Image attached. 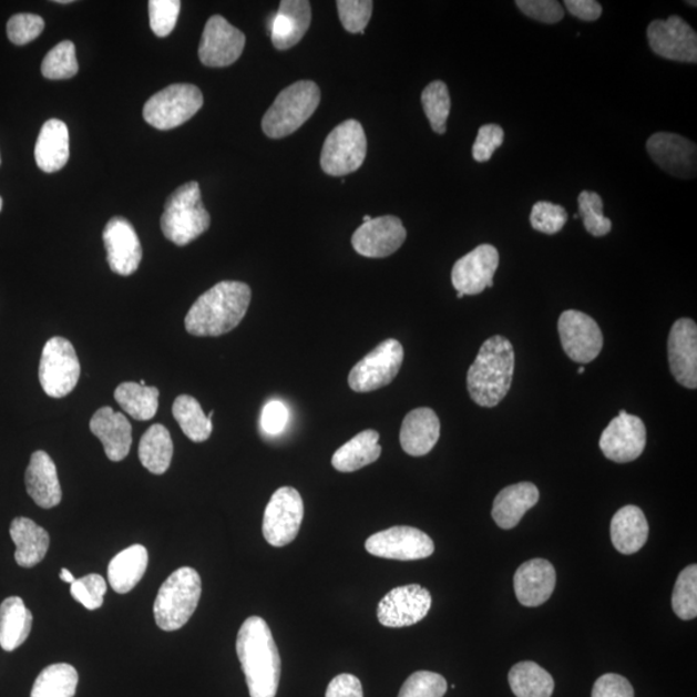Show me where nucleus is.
Segmentation results:
<instances>
[{"instance_id":"nucleus-20","label":"nucleus","mask_w":697,"mask_h":697,"mask_svg":"<svg viewBox=\"0 0 697 697\" xmlns=\"http://www.w3.org/2000/svg\"><path fill=\"white\" fill-rule=\"evenodd\" d=\"M647 152L669 175L690 180L696 176L697 147L677 133L659 132L647 140Z\"/></svg>"},{"instance_id":"nucleus-58","label":"nucleus","mask_w":697,"mask_h":697,"mask_svg":"<svg viewBox=\"0 0 697 697\" xmlns=\"http://www.w3.org/2000/svg\"><path fill=\"white\" fill-rule=\"evenodd\" d=\"M371 221H372V217L370 215H367V216L363 217V223H368V222H371Z\"/></svg>"},{"instance_id":"nucleus-35","label":"nucleus","mask_w":697,"mask_h":697,"mask_svg":"<svg viewBox=\"0 0 697 697\" xmlns=\"http://www.w3.org/2000/svg\"><path fill=\"white\" fill-rule=\"evenodd\" d=\"M172 457H174V442L166 427L154 424L146 430L139 445V459L148 472L161 475L167 472Z\"/></svg>"},{"instance_id":"nucleus-41","label":"nucleus","mask_w":697,"mask_h":697,"mask_svg":"<svg viewBox=\"0 0 697 697\" xmlns=\"http://www.w3.org/2000/svg\"><path fill=\"white\" fill-rule=\"evenodd\" d=\"M672 607L683 621L697 616V566L686 567L679 574L672 595Z\"/></svg>"},{"instance_id":"nucleus-17","label":"nucleus","mask_w":697,"mask_h":697,"mask_svg":"<svg viewBox=\"0 0 697 697\" xmlns=\"http://www.w3.org/2000/svg\"><path fill=\"white\" fill-rule=\"evenodd\" d=\"M245 45L246 35L223 16L215 14L203 30L199 60L209 68L229 66L240 58Z\"/></svg>"},{"instance_id":"nucleus-22","label":"nucleus","mask_w":697,"mask_h":697,"mask_svg":"<svg viewBox=\"0 0 697 697\" xmlns=\"http://www.w3.org/2000/svg\"><path fill=\"white\" fill-rule=\"evenodd\" d=\"M670 372L688 389L697 387V327L693 319L680 318L673 325L668 340Z\"/></svg>"},{"instance_id":"nucleus-28","label":"nucleus","mask_w":697,"mask_h":697,"mask_svg":"<svg viewBox=\"0 0 697 697\" xmlns=\"http://www.w3.org/2000/svg\"><path fill=\"white\" fill-rule=\"evenodd\" d=\"M540 492L534 483L521 482L501 490L493 501L492 519L503 530L519 526L531 508L537 504Z\"/></svg>"},{"instance_id":"nucleus-32","label":"nucleus","mask_w":697,"mask_h":697,"mask_svg":"<svg viewBox=\"0 0 697 697\" xmlns=\"http://www.w3.org/2000/svg\"><path fill=\"white\" fill-rule=\"evenodd\" d=\"M147 563L148 554L145 546L136 544L127 547V550L117 553L109 563V584L116 593L131 592L144 577Z\"/></svg>"},{"instance_id":"nucleus-7","label":"nucleus","mask_w":697,"mask_h":697,"mask_svg":"<svg viewBox=\"0 0 697 697\" xmlns=\"http://www.w3.org/2000/svg\"><path fill=\"white\" fill-rule=\"evenodd\" d=\"M203 106L197 85L172 84L155 93L144 106V120L156 130L168 131L192 120Z\"/></svg>"},{"instance_id":"nucleus-11","label":"nucleus","mask_w":697,"mask_h":697,"mask_svg":"<svg viewBox=\"0 0 697 697\" xmlns=\"http://www.w3.org/2000/svg\"><path fill=\"white\" fill-rule=\"evenodd\" d=\"M304 520V501L299 491L281 488L273 493L266 505L263 534L271 546L291 544L299 534Z\"/></svg>"},{"instance_id":"nucleus-27","label":"nucleus","mask_w":697,"mask_h":697,"mask_svg":"<svg viewBox=\"0 0 697 697\" xmlns=\"http://www.w3.org/2000/svg\"><path fill=\"white\" fill-rule=\"evenodd\" d=\"M311 22V8L307 0H284L274 18L271 41L279 51L293 49L299 43Z\"/></svg>"},{"instance_id":"nucleus-1","label":"nucleus","mask_w":697,"mask_h":697,"mask_svg":"<svg viewBox=\"0 0 697 697\" xmlns=\"http://www.w3.org/2000/svg\"><path fill=\"white\" fill-rule=\"evenodd\" d=\"M237 655L250 697H276L280 679V656L269 625L250 616L242 624Z\"/></svg>"},{"instance_id":"nucleus-50","label":"nucleus","mask_w":697,"mask_h":697,"mask_svg":"<svg viewBox=\"0 0 697 697\" xmlns=\"http://www.w3.org/2000/svg\"><path fill=\"white\" fill-rule=\"evenodd\" d=\"M504 143V130L498 124L482 125L478 131V136L473 145V158L476 162L484 163L492 158L493 153L496 152Z\"/></svg>"},{"instance_id":"nucleus-54","label":"nucleus","mask_w":697,"mask_h":697,"mask_svg":"<svg viewBox=\"0 0 697 697\" xmlns=\"http://www.w3.org/2000/svg\"><path fill=\"white\" fill-rule=\"evenodd\" d=\"M326 697H363V687L356 676L344 673L328 685Z\"/></svg>"},{"instance_id":"nucleus-56","label":"nucleus","mask_w":697,"mask_h":697,"mask_svg":"<svg viewBox=\"0 0 697 697\" xmlns=\"http://www.w3.org/2000/svg\"><path fill=\"white\" fill-rule=\"evenodd\" d=\"M61 581L69 583V584H73L75 582V578L73 576L72 573H70V571L68 568H62L61 570V574H60Z\"/></svg>"},{"instance_id":"nucleus-44","label":"nucleus","mask_w":697,"mask_h":697,"mask_svg":"<svg viewBox=\"0 0 697 697\" xmlns=\"http://www.w3.org/2000/svg\"><path fill=\"white\" fill-rule=\"evenodd\" d=\"M448 680L433 672L420 670L407 678L398 697H443Z\"/></svg>"},{"instance_id":"nucleus-48","label":"nucleus","mask_w":697,"mask_h":697,"mask_svg":"<svg viewBox=\"0 0 697 697\" xmlns=\"http://www.w3.org/2000/svg\"><path fill=\"white\" fill-rule=\"evenodd\" d=\"M182 3L178 0H151L148 18L156 37H167L174 31Z\"/></svg>"},{"instance_id":"nucleus-61","label":"nucleus","mask_w":697,"mask_h":697,"mask_svg":"<svg viewBox=\"0 0 697 697\" xmlns=\"http://www.w3.org/2000/svg\"><path fill=\"white\" fill-rule=\"evenodd\" d=\"M688 4H691L693 7H696V2H687Z\"/></svg>"},{"instance_id":"nucleus-5","label":"nucleus","mask_w":697,"mask_h":697,"mask_svg":"<svg viewBox=\"0 0 697 697\" xmlns=\"http://www.w3.org/2000/svg\"><path fill=\"white\" fill-rule=\"evenodd\" d=\"M209 225L211 217L203 206L197 182L180 186L170 195L161 218L164 237L176 246H186L207 232Z\"/></svg>"},{"instance_id":"nucleus-10","label":"nucleus","mask_w":697,"mask_h":697,"mask_svg":"<svg viewBox=\"0 0 697 697\" xmlns=\"http://www.w3.org/2000/svg\"><path fill=\"white\" fill-rule=\"evenodd\" d=\"M402 344L394 339L382 341L370 355L351 368L348 383L357 393H370L389 386L403 365Z\"/></svg>"},{"instance_id":"nucleus-37","label":"nucleus","mask_w":697,"mask_h":697,"mask_svg":"<svg viewBox=\"0 0 697 697\" xmlns=\"http://www.w3.org/2000/svg\"><path fill=\"white\" fill-rule=\"evenodd\" d=\"M509 685L516 697H552L554 693L553 677L534 662L515 664Z\"/></svg>"},{"instance_id":"nucleus-12","label":"nucleus","mask_w":697,"mask_h":697,"mask_svg":"<svg viewBox=\"0 0 697 697\" xmlns=\"http://www.w3.org/2000/svg\"><path fill=\"white\" fill-rule=\"evenodd\" d=\"M434 543L419 529L396 526L366 540V551L375 557L396 561H419L434 553Z\"/></svg>"},{"instance_id":"nucleus-53","label":"nucleus","mask_w":697,"mask_h":697,"mask_svg":"<svg viewBox=\"0 0 697 697\" xmlns=\"http://www.w3.org/2000/svg\"><path fill=\"white\" fill-rule=\"evenodd\" d=\"M288 409L285 403L270 401L266 403L262 413V428L266 434L277 435L284 432L288 424Z\"/></svg>"},{"instance_id":"nucleus-33","label":"nucleus","mask_w":697,"mask_h":697,"mask_svg":"<svg viewBox=\"0 0 697 697\" xmlns=\"http://www.w3.org/2000/svg\"><path fill=\"white\" fill-rule=\"evenodd\" d=\"M379 441L376 430H365L334 453L332 467L341 473H352L373 464L381 457Z\"/></svg>"},{"instance_id":"nucleus-2","label":"nucleus","mask_w":697,"mask_h":697,"mask_svg":"<svg viewBox=\"0 0 697 697\" xmlns=\"http://www.w3.org/2000/svg\"><path fill=\"white\" fill-rule=\"evenodd\" d=\"M250 288L242 281L225 280L209 288L193 304L185 318L193 336H222L237 327L249 307Z\"/></svg>"},{"instance_id":"nucleus-4","label":"nucleus","mask_w":697,"mask_h":697,"mask_svg":"<svg viewBox=\"0 0 697 697\" xmlns=\"http://www.w3.org/2000/svg\"><path fill=\"white\" fill-rule=\"evenodd\" d=\"M202 595L201 576L192 567H182L163 583L154 603L156 625L164 632H175L191 621Z\"/></svg>"},{"instance_id":"nucleus-47","label":"nucleus","mask_w":697,"mask_h":697,"mask_svg":"<svg viewBox=\"0 0 697 697\" xmlns=\"http://www.w3.org/2000/svg\"><path fill=\"white\" fill-rule=\"evenodd\" d=\"M373 2L371 0H339L338 11L342 27L352 34H363L371 20Z\"/></svg>"},{"instance_id":"nucleus-29","label":"nucleus","mask_w":697,"mask_h":697,"mask_svg":"<svg viewBox=\"0 0 697 697\" xmlns=\"http://www.w3.org/2000/svg\"><path fill=\"white\" fill-rule=\"evenodd\" d=\"M648 522L636 505L621 509L611 521V540L617 552L625 555L637 553L648 540Z\"/></svg>"},{"instance_id":"nucleus-15","label":"nucleus","mask_w":697,"mask_h":697,"mask_svg":"<svg viewBox=\"0 0 697 697\" xmlns=\"http://www.w3.org/2000/svg\"><path fill=\"white\" fill-rule=\"evenodd\" d=\"M647 432L644 421L625 410L603 430L599 448L608 460L618 464L631 463L644 453Z\"/></svg>"},{"instance_id":"nucleus-21","label":"nucleus","mask_w":697,"mask_h":697,"mask_svg":"<svg viewBox=\"0 0 697 697\" xmlns=\"http://www.w3.org/2000/svg\"><path fill=\"white\" fill-rule=\"evenodd\" d=\"M107 263L111 269L127 277L139 269L143 248L139 235L132 224L123 217H114L105 226L103 233Z\"/></svg>"},{"instance_id":"nucleus-18","label":"nucleus","mask_w":697,"mask_h":697,"mask_svg":"<svg viewBox=\"0 0 697 697\" xmlns=\"http://www.w3.org/2000/svg\"><path fill=\"white\" fill-rule=\"evenodd\" d=\"M499 268V250L491 245L478 246L453 265L451 280L458 294L480 295L493 286Z\"/></svg>"},{"instance_id":"nucleus-36","label":"nucleus","mask_w":697,"mask_h":697,"mask_svg":"<svg viewBox=\"0 0 697 697\" xmlns=\"http://www.w3.org/2000/svg\"><path fill=\"white\" fill-rule=\"evenodd\" d=\"M172 413L182 428L184 434L193 442H205L213 434L214 411L208 414L203 412L197 399L191 396H180L176 398Z\"/></svg>"},{"instance_id":"nucleus-23","label":"nucleus","mask_w":697,"mask_h":697,"mask_svg":"<svg viewBox=\"0 0 697 697\" xmlns=\"http://www.w3.org/2000/svg\"><path fill=\"white\" fill-rule=\"evenodd\" d=\"M557 583V574L546 560H531L516 570L514 592L521 605L537 607L552 597Z\"/></svg>"},{"instance_id":"nucleus-49","label":"nucleus","mask_w":697,"mask_h":697,"mask_svg":"<svg viewBox=\"0 0 697 697\" xmlns=\"http://www.w3.org/2000/svg\"><path fill=\"white\" fill-rule=\"evenodd\" d=\"M44 30V20L41 16L19 13L12 16L7 23V34L16 45H23L35 41Z\"/></svg>"},{"instance_id":"nucleus-38","label":"nucleus","mask_w":697,"mask_h":697,"mask_svg":"<svg viewBox=\"0 0 697 697\" xmlns=\"http://www.w3.org/2000/svg\"><path fill=\"white\" fill-rule=\"evenodd\" d=\"M115 401L131 418L147 421L155 417L160 404V390L137 382H123L115 389Z\"/></svg>"},{"instance_id":"nucleus-3","label":"nucleus","mask_w":697,"mask_h":697,"mask_svg":"<svg viewBox=\"0 0 697 697\" xmlns=\"http://www.w3.org/2000/svg\"><path fill=\"white\" fill-rule=\"evenodd\" d=\"M514 365L511 341L499 335L485 340L468 371L467 386L473 402L492 409L503 401L512 387Z\"/></svg>"},{"instance_id":"nucleus-45","label":"nucleus","mask_w":697,"mask_h":697,"mask_svg":"<svg viewBox=\"0 0 697 697\" xmlns=\"http://www.w3.org/2000/svg\"><path fill=\"white\" fill-rule=\"evenodd\" d=\"M567 211L551 202H537L532 207L530 223L536 232L553 235L563 229L567 223Z\"/></svg>"},{"instance_id":"nucleus-30","label":"nucleus","mask_w":697,"mask_h":697,"mask_svg":"<svg viewBox=\"0 0 697 697\" xmlns=\"http://www.w3.org/2000/svg\"><path fill=\"white\" fill-rule=\"evenodd\" d=\"M10 534L16 545L14 560L19 566L31 568L44 560L50 547V535L34 521L25 516L14 519Z\"/></svg>"},{"instance_id":"nucleus-42","label":"nucleus","mask_w":697,"mask_h":697,"mask_svg":"<svg viewBox=\"0 0 697 697\" xmlns=\"http://www.w3.org/2000/svg\"><path fill=\"white\" fill-rule=\"evenodd\" d=\"M78 70H80V65H78L75 45L70 41L53 47L42 62V74L47 80H70L78 73Z\"/></svg>"},{"instance_id":"nucleus-6","label":"nucleus","mask_w":697,"mask_h":697,"mask_svg":"<svg viewBox=\"0 0 697 697\" xmlns=\"http://www.w3.org/2000/svg\"><path fill=\"white\" fill-rule=\"evenodd\" d=\"M320 103V90L311 81L296 82L279 93L263 117V131L270 139L293 135L315 114Z\"/></svg>"},{"instance_id":"nucleus-60","label":"nucleus","mask_w":697,"mask_h":697,"mask_svg":"<svg viewBox=\"0 0 697 697\" xmlns=\"http://www.w3.org/2000/svg\"><path fill=\"white\" fill-rule=\"evenodd\" d=\"M2 207H3V199L2 197H0V211H2Z\"/></svg>"},{"instance_id":"nucleus-25","label":"nucleus","mask_w":697,"mask_h":697,"mask_svg":"<svg viewBox=\"0 0 697 697\" xmlns=\"http://www.w3.org/2000/svg\"><path fill=\"white\" fill-rule=\"evenodd\" d=\"M441 435V421L432 409L421 407L404 418L399 434L402 449L409 455L426 457L434 449Z\"/></svg>"},{"instance_id":"nucleus-16","label":"nucleus","mask_w":697,"mask_h":697,"mask_svg":"<svg viewBox=\"0 0 697 697\" xmlns=\"http://www.w3.org/2000/svg\"><path fill=\"white\" fill-rule=\"evenodd\" d=\"M558 332L563 350L574 362L591 363L599 356L603 347L601 328L584 312L563 311L558 320Z\"/></svg>"},{"instance_id":"nucleus-26","label":"nucleus","mask_w":697,"mask_h":697,"mask_svg":"<svg viewBox=\"0 0 697 697\" xmlns=\"http://www.w3.org/2000/svg\"><path fill=\"white\" fill-rule=\"evenodd\" d=\"M27 490L38 506L51 509L61 503L62 491L57 465L49 453L35 451L25 473Z\"/></svg>"},{"instance_id":"nucleus-40","label":"nucleus","mask_w":697,"mask_h":697,"mask_svg":"<svg viewBox=\"0 0 697 697\" xmlns=\"http://www.w3.org/2000/svg\"><path fill=\"white\" fill-rule=\"evenodd\" d=\"M421 103L432 130L438 135H444L445 130H448L445 123H448L451 112V96L448 85L442 81L430 83L422 91Z\"/></svg>"},{"instance_id":"nucleus-52","label":"nucleus","mask_w":697,"mask_h":697,"mask_svg":"<svg viewBox=\"0 0 697 697\" xmlns=\"http://www.w3.org/2000/svg\"><path fill=\"white\" fill-rule=\"evenodd\" d=\"M592 697H634V690L628 679L608 673L595 680Z\"/></svg>"},{"instance_id":"nucleus-14","label":"nucleus","mask_w":697,"mask_h":697,"mask_svg":"<svg viewBox=\"0 0 697 697\" xmlns=\"http://www.w3.org/2000/svg\"><path fill=\"white\" fill-rule=\"evenodd\" d=\"M647 38L657 57L696 64V31L679 16H670L668 20H655L649 23Z\"/></svg>"},{"instance_id":"nucleus-59","label":"nucleus","mask_w":697,"mask_h":697,"mask_svg":"<svg viewBox=\"0 0 697 697\" xmlns=\"http://www.w3.org/2000/svg\"><path fill=\"white\" fill-rule=\"evenodd\" d=\"M577 372H578V373H581V375H583V373L585 372V368H584V367L578 368V371H577Z\"/></svg>"},{"instance_id":"nucleus-31","label":"nucleus","mask_w":697,"mask_h":697,"mask_svg":"<svg viewBox=\"0 0 697 697\" xmlns=\"http://www.w3.org/2000/svg\"><path fill=\"white\" fill-rule=\"evenodd\" d=\"M35 162L47 174L65 167L69 161V130L60 120H50L43 124L35 144Z\"/></svg>"},{"instance_id":"nucleus-13","label":"nucleus","mask_w":697,"mask_h":697,"mask_svg":"<svg viewBox=\"0 0 697 697\" xmlns=\"http://www.w3.org/2000/svg\"><path fill=\"white\" fill-rule=\"evenodd\" d=\"M432 594L417 584L394 587L378 607V618L388 628H406L424 621L432 608Z\"/></svg>"},{"instance_id":"nucleus-43","label":"nucleus","mask_w":697,"mask_h":697,"mask_svg":"<svg viewBox=\"0 0 697 697\" xmlns=\"http://www.w3.org/2000/svg\"><path fill=\"white\" fill-rule=\"evenodd\" d=\"M577 203L578 216L583 218L586 232L592 234L593 237H605L613 229V223L603 215V201L599 194L587 191L582 192L578 195Z\"/></svg>"},{"instance_id":"nucleus-55","label":"nucleus","mask_w":697,"mask_h":697,"mask_svg":"<svg viewBox=\"0 0 697 697\" xmlns=\"http://www.w3.org/2000/svg\"><path fill=\"white\" fill-rule=\"evenodd\" d=\"M568 12L583 21H595L601 18L602 6L594 0H566Z\"/></svg>"},{"instance_id":"nucleus-19","label":"nucleus","mask_w":697,"mask_h":697,"mask_svg":"<svg viewBox=\"0 0 697 697\" xmlns=\"http://www.w3.org/2000/svg\"><path fill=\"white\" fill-rule=\"evenodd\" d=\"M407 232L396 216H381L363 223L352 234L351 245L360 256L383 258L402 247Z\"/></svg>"},{"instance_id":"nucleus-8","label":"nucleus","mask_w":697,"mask_h":697,"mask_svg":"<svg viewBox=\"0 0 697 697\" xmlns=\"http://www.w3.org/2000/svg\"><path fill=\"white\" fill-rule=\"evenodd\" d=\"M367 154L366 133L356 120H348L327 136L320 167L327 175L347 176L362 166Z\"/></svg>"},{"instance_id":"nucleus-24","label":"nucleus","mask_w":697,"mask_h":697,"mask_svg":"<svg viewBox=\"0 0 697 697\" xmlns=\"http://www.w3.org/2000/svg\"><path fill=\"white\" fill-rule=\"evenodd\" d=\"M90 428L103 442L109 460L117 463L127 458L132 445V427L123 413L115 412L112 407H103L93 414Z\"/></svg>"},{"instance_id":"nucleus-51","label":"nucleus","mask_w":697,"mask_h":697,"mask_svg":"<svg viewBox=\"0 0 697 697\" xmlns=\"http://www.w3.org/2000/svg\"><path fill=\"white\" fill-rule=\"evenodd\" d=\"M527 18L543 23H557L565 18V10L554 0H519L515 3Z\"/></svg>"},{"instance_id":"nucleus-62","label":"nucleus","mask_w":697,"mask_h":697,"mask_svg":"<svg viewBox=\"0 0 697 697\" xmlns=\"http://www.w3.org/2000/svg\"><path fill=\"white\" fill-rule=\"evenodd\" d=\"M0 163H2V160H0Z\"/></svg>"},{"instance_id":"nucleus-46","label":"nucleus","mask_w":697,"mask_h":697,"mask_svg":"<svg viewBox=\"0 0 697 697\" xmlns=\"http://www.w3.org/2000/svg\"><path fill=\"white\" fill-rule=\"evenodd\" d=\"M106 591L105 578L96 574L78 578L70 587L73 598L90 611L103 606Z\"/></svg>"},{"instance_id":"nucleus-34","label":"nucleus","mask_w":697,"mask_h":697,"mask_svg":"<svg viewBox=\"0 0 697 697\" xmlns=\"http://www.w3.org/2000/svg\"><path fill=\"white\" fill-rule=\"evenodd\" d=\"M33 614L20 597H10L0 605V647L11 653L29 637Z\"/></svg>"},{"instance_id":"nucleus-39","label":"nucleus","mask_w":697,"mask_h":697,"mask_svg":"<svg viewBox=\"0 0 697 697\" xmlns=\"http://www.w3.org/2000/svg\"><path fill=\"white\" fill-rule=\"evenodd\" d=\"M80 676L73 665H50L35 679L30 697H74Z\"/></svg>"},{"instance_id":"nucleus-57","label":"nucleus","mask_w":697,"mask_h":697,"mask_svg":"<svg viewBox=\"0 0 697 697\" xmlns=\"http://www.w3.org/2000/svg\"><path fill=\"white\" fill-rule=\"evenodd\" d=\"M57 3H59V4H69V3H72V0H58Z\"/></svg>"},{"instance_id":"nucleus-9","label":"nucleus","mask_w":697,"mask_h":697,"mask_svg":"<svg viewBox=\"0 0 697 697\" xmlns=\"http://www.w3.org/2000/svg\"><path fill=\"white\" fill-rule=\"evenodd\" d=\"M80 376L81 363L73 344L60 336L47 341L39 363V381L44 393L64 398L72 393Z\"/></svg>"}]
</instances>
